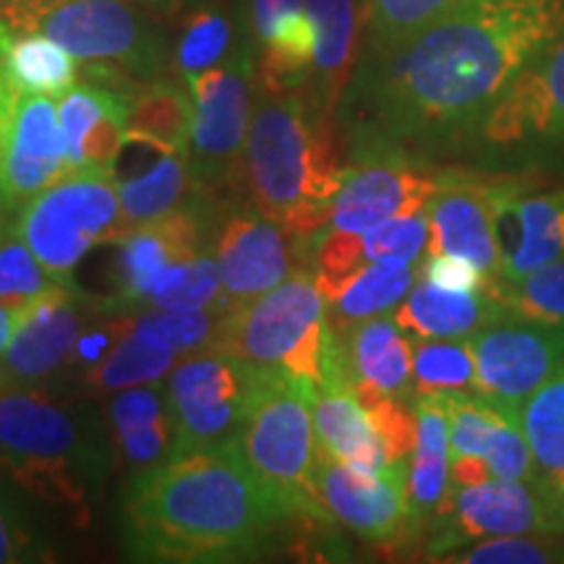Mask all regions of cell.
Instances as JSON below:
<instances>
[{
	"mask_svg": "<svg viewBox=\"0 0 564 564\" xmlns=\"http://www.w3.org/2000/svg\"><path fill=\"white\" fill-rule=\"evenodd\" d=\"M118 457L131 478L158 468L173 455V421L167 387L160 382L121 390L108 405Z\"/></svg>",
	"mask_w": 564,
	"mask_h": 564,
	"instance_id": "cell-22",
	"label": "cell"
},
{
	"mask_svg": "<svg viewBox=\"0 0 564 564\" xmlns=\"http://www.w3.org/2000/svg\"><path fill=\"white\" fill-rule=\"evenodd\" d=\"M499 308L486 291H447L423 280L411 288L394 322L421 340H460L478 333Z\"/></svg>",
	"mask_w": 564,
	"mask_h": 564,
	"instance_id": "cell-25",
	"label": "cell"
},
{
	"mask_svg": "<svg viewBox=\"0 0 564 564\" xmlns=\"http://www.w3.org/2000/svg\"><path fill=\"white\" fill-rule=\"evenodd\" d=\"M429 243L426 209L413 215L392 217L379 223L377 228L361 232V249L366 262H400L415 264Z\"/></svg>",
	"mask_w": 564,
	"mask_h": 564,
	"instance_id": "cell-42",
	"label": "cell"
},
{
	"mask_svg": "<svg viewBox=\"0 0 564 564\" xmlns=\"http://www.w3.org/2000/svg\"><path fill=\"white\" fill-rule=\"evenodd\" d=\"M440 518L447 520L444 549H455L481 535H528L562 533L552 491L541 478L533 481H491L476 486H455L440 505Z\"/></svg>",
	"mask_w": 564,
	"mask_h": 564,
	"instance_id": "cell-14",
	"label": "cell"
},
{
	"mask_svg": "<svg viewBox=\"0 0 564 564\" xmlns=\"http://www.w3.org/2000/svg\"><path fill=\"white\" fill-rule=\"evenodd\" d=\"M356 158L329 199V228L361 236L392 217L426 209L436 181L411 165L405 154L369 152Z\"/></svg>",
	"mask_w": 564,
	"mask_h": 564,
	"instance_id": "cell-16",
	"label": "cell"
},
{
	"mask_svg": "<svg viewBox=\"0 0 564 564\" xmlns=\"http://www.w3.org/2000/svg\"><path fill=\"white\" fill-rule=\"evenodd\" d=\"M0 55L17 91L61 97L79 79V58L45 34L0 30Z\"/></svg>",
	"mask_w": 564,
	"mask_h": 564,
	"instance_id": "cell-30",
	"label": "cell"
},
{
	"mask_svg": "<svg viewBox=\"0 0 564 564\" xmlns=\"http://www.w3.org/2000/svg\"><path fill=\"white\" fill-rule=\"evenodd\" d=\"M562 30L564 0H460L400 45L366 51L345 91L356 154L408 158L478 131Z\"/></svg>",
	"mask_w": 564,
	"mask_h": 564,
	"instance_id": "cell-1",
	"label": "cell"
},
{
	"mask_svg": "<svg viewBox=\"0 0 564 564\" xmlns=\"http://www.w3.org/2000/svg\"><path fill=\"white\" fill-rule=\"evenodd\" d=\"M129 100L121 91L82 82L58 97V118L68 141L70 171H116L129 144Z\"/></svg>",
	"mask_w": 564,
	"mask_h": 564,
	"instance_id": "cell-21",
	"label": "cell"
},
{
	"mask_svg": "<svg viewBox=\"0 0 564 564\" xmlns=\"http://www.w3.org/2000/svg\"><path fill=\"white\" fill-rule=\"evenodd\" d=\"M478 137L491 147L564 144V30L494 102Z\"/></svg>",
	"mask_w": 564,
	"mask_h": 564,
	"instance_id": "cell-15",
	"label": "cell"
},
{
	"mask_svg": "<svg viewBox=\"0 0 564 564\" xmlns=\"http://www.w3.org/2000/svg\"><path fill=\"white\" fill-rule=\"evenodd\" d=\"M316 32V110L333 118L356 66L358 13L352 0H306Z\"/></svg>",
	"mask_w": 564,
	"mask_h": 564,
	"instance_id": "cell-26",
	"label": "cell"
},
{
	"mask_svg": "<svg viewBox=\"0 0 564 564\" xmlns=\"http://www.w3.org/2000/svg\"><path fill=\"white\" fill-rule=\"evenodd\" d=\"M489 295L518 319L564 329V259L539 267L510 285H499Z\"/></svg>",
	"mask_w": 564,
	"mask_h": 564,
	"instance_id": "cell-38",
	"label": "cell"
},
{
	"mask_svg": "<svg viewBox=\"0 0 564 564\" xmlns=\"http://www.w3.org/2000/svg\"><path fill=\"white\" fill-rule=\"evenodd\" d=\"M66 173H70V160L58 102L47 95L19 91L0 158V207L21 209Z\"/></svg>",
	"mask_w": 564,
	"mask_h": 564,
	"instance_id": "cell-17",
	"label": "cell"
},
{
	"mask_svg": "<svg viewBox=\"0 0 564 564\" xmlns=\"http://www.w3.org/2000/svg\"><path fill=\"white\" fill-rule=\"evenodd\" d=\"M366 411L371 413L373 426L382 436L390 463L405 460V455L413 453L415 444V408H408L403 398L384 394Z\"/></svg>",
	"mask_w": 564,
	"mask_h": 564,
	"instance_id": "cell-46",
	"label": "cell"
},
{
	"mask_svg": "<svg viewBox=\"0 0 564 564\" xmlns=\"http://www.w3.org/2000/svg\"><path fill=\"white\" fill-rule=\"evenodd\" d=\"M314 423L319 455L333 457L361 474H379L392 465L371 413L356 398L350 384H327L316 390Z\"/></svg>",
	"mask_w": 564,
	"mask_h": 564,
	"instance_id": "cell-23",
	"label": "cell"
},
{
	"mask_svg": "<svg viewBox=\"0 0 564 564\" xmlns=\"http://www.w3.org/2000/svg\"><path fill=\"white\" fill-rule=\"evenodd\" d=\"M3 207H0V238H3V232H6V225H3Z\"/></svg>",
	"mask_w": 564,
	"mask_h": 564,
	"instance_id": "cell-53",
	"label": "cell"
},
{
	"mask_svg": "<svg viewBox=\"0 0 564 564\" xmlns=\"http://www.w3.org/2000/svg\"><path fill=\"white\" fill-rule=\"evenodd\" d=\"M564 560V552L556 546L528 541L523 535H494L468 552L447 556V562L463 564H546Z\"/></svg>",
	"mask_w": 564,
	"mask_h": 564,
	"instance_id": "cell-45",
	"label": "cell"
},
{
	"mask_svg": "<svg viewBox=\"0 0 564 564\" xmlns=\"http://www.w3.org/2000/svg\"><path fill=\"white\" fill-rule=\"evenodd\" d=\"M194 97V131L188 144L194 181L232 202L243 188V144L251 126L257 70L249 42H238L217 66L186 79Z\"/></svg>",
	"mask_w": 564,
	"mask_h": 564,
	"instance_id": "cell-9",
	"label": "cell"
},
{
	"mask_svg": "<svg viewBox=\"0 0 564 564\" xmlns=\"http://www.w3.org/2000/svg\"><path fill=\"white\" fill-rule=\"evenodd\" d=\"M0 468L47 502L84 510L105 470L100 426L47 390H0Z\"/></svg>",
	"mask_w": 564,
	"mask_h": 564,
	"instance_id": "cell-4",
	"label": "cell"
},
{
	"mask_svg": "<svg viewBox=\"0 0 564 564\" xmlns=\"http://www.w3.org/2000/svg\"><path fill=\"white\" fill-rule=\"evenodd\" d=\"M51 560L45 541L34 531L17 499L0 484V564Z\"/></svg>",
	"mask_w": 564,
	"mask_h": 564,
	"instance_id": "cell-44",
	"label": "cell"
},
{
	"mask_svg": "<svg viewBox=\"0 0 564 564\" xmlns=\"http://www.w3.org/2000/svg\"><path fill=\"white\" fill-rule=\"evenodd\" d=\"M129 139L160 152H188L194 131V97L175 79L144 82L129 100Z\"/></svg>",
	"mask_w": 564,
	"mask_h": 564,
	"instance_id": "cell-28",
	"label": "cell"
},
{
	"mask_svg": "<svg viewBox=\"0 0 564 564\" xmlns=\"http://www.w3.org/2000/svg\"><path fill=\"white\" fill-rule=\"evenodd\" d=\"M285 523L232 444L173 455L123 497V544L139 562L257 560Z\"/></svg>",
	"mask_w": 564,
	"mask_h": 564,
	"instance_id": "cell-2",
	"label": "cell"
},
{
	"mask_svg": "<svg viewBox=\"0 0 564 564\" xmlns=\"http://www.w3.org/2000/svg\"><path fill=\"white\" fill-rule=\"evenodd\" d=\"M520 426L541 481L564 484V361L520 408Z\"/></svg>",
	"mask_w": 564,
	"mask_h": 564,
	"instance_id": "cell-32",
	"label": "cell"
},
{
	"mask_svg": "<svg viewBox=\"0 0 564 564\" xmlns=\"http://www.w3.org/2000/svg\"><path fill=\"white\" fill-rule=\"evenodd\" d=\"M352 392L364 408H371L384 394L403 398L413 377V348L394 319H364L352 324L348 337Z\"/></svg>",
	"mask_w": 564,
	"mask_h": 564,
	"instance_id": "cell-24",
	"label": "cell"
},
{
	"mask_svg": "<svg viewBox=\"0 0 564 564\" xmlns=\"http://www.w3.org/2000/svg\"><path fill=\"white\" fill-rule=\"evenodd\" d=\"M228 316L230 308L225 306L194 308V312L152 308V312L139 314L137 319L126 322V327L139 340L188 356V352L220 350L223 329Z\"/></svg>",
	"mask_w": 564,
	"mask_h": 564,
	"instance_id": "cell-34",
	"label": "cell"
},
{
	"mask_svg": "<svg viewBox=\"0 0 564 564\" xmlns=\"http://www.w3.org/2000/svg\"><path fill=\"white\" fill-rule=\"evenodd\" d=\"M105 303L74 285H55L21 306L17 333L0 358V390H45L76 364V345Z\"/></svg>",
	"mask_w": 564,
	"mask_h": 564,
	"instance_id": "cell-11",
	"label": "cell"
},
{
	"mask_svg": "<svg viewBox=\"0 0 564 564\" xmlns=\"http://www.w3.org/2000/svg\"><path fill=\"white\" fill-rule=\"evenodd\" d=\"M264 377L267 371L225 350L199 352L173 369L167 382L173 455L236 442Z\"/></svg>",
	"mask_w": 564,
	"mask_h": 564,
	"instance_id": "cell-10",
	"label": "cell"
},
{
	"mask_svg": "<svg viewBox=\"0 0 564 564\" xmlns=\"http://www.w3.org/2000/svg\"><path fill=\"white\" fill-rule=\"evenodd\" d=\"M223 299V278L215 251L204 249L192 259L167 267L165 274L152 288L147 306L173 308V312H194V308L217 306Z\"/></svg>",
	"mask_w": 564,
	"mask_h": 564,
	"instance_id": "cell-36",
	"label": "cell"
},
{
	"mask_svg": "<svg viewBox=\"0 0 564 564\" xmlns=\"http://www.w3.org/2000/svg\"><path fill=\"white\" fill-rule=\"evenodd\" d=\"M449 421L436 394H421L415 403V444L408 470L411 523H423L447 497Z\"/></svg>",
	"mask_w": 564,
	"mask_h": 564,
	"instance_id": "cell-27",
	"label": "cell"
},
{
	"mask_svg": "<svg viewBox=\"0 0 564 564\" xmlns=\"http://www.w3.org/2000/svg\"><path fill=\"white\" fill-rule=\"evenodd\" d=\"M460 0H364L361 24L366 51H384L426 30Z\"/></svg>",
	"mask_w": 564,
	"mask_h": 564,
	"instance_id": "cell-37",
	"label": "cell"
},
{
	"mask_svg": "<svg viewBox=\"0 0 564 564\" xmlns=\"http://www.w3.org/2000/svg\"><path fill=\"white\" fill-rule=\"evenodd\" d=\"M329 118L303 91L259 89L243 144V188L270 220L285 223L303 204H329L340 188Z\"/></svg>",
	"mask_w": 564,
	"mask_h": 564,
	"instance_id": "cell-3",
	"label": "cell"
},
{
	"mask_svg": "<svg viewBox=\"0 0 564 564\" xmlns=\"http://www.w3.org/2000/svg\"><path fill=\"white\" fill-rule=\"evenodd\" d=\"M316 387L267 371L241 434L232 442L253 481L291 523H327L316 491L319 440L314 423Z\"/></svg>",
	"mask_w": 564,
	"mask_h": 564,
	"instance_id": "cell-5",
	"label": "cell"
},
{
	"mask_svg": "<svg viewBox=\"0 0 564 564\" xmlns=\"http://www.w3.org/2000/svg\"><path fill=\"white\" fill-rule=\"evenodd\" d=\"M181 352L139 340L121 322V337L100 364L87 371V387L97 392H121L129 387L160 382L178 361Z\"/></svg>",
	"mask_w": 564,
	"mask_h": 564,
	"instance_id": "cell-35",
	"label": "cell"
},
{
	"mask_svg": "<svg viewBox=\"0 0 564 564\" xmlns=\"http://www.w3.org/2000/svg\"><path fill=\"white\" fill-rule=\"evenodd\" d=\"M316 491L329 518L371 544H394L411 525L405 463L387 465L379 474H361L319 455Z\"/></svg>",
	"mask_w": 564,
	"mask_h": 564,
	"instance_id": "cell-18",
	"label": "cell"
},
{
	"mask_svg": "<svg viewBox=\"0 0 564 564\" xmlns=\"http://www.w3.org/2000/svg\"><path fill=\"white\" fill-rule=\"evenodd\" d=\"M209 246L223 278L217 306L230 312L278 288L293 272L295 259H301L291 232L251 202L238 199L223 209Z\"/></svg>",
	"mask_w": 564,
	"mask_h": 564,
	"instance_id": "cell-13",
	"label": "cell"
},
{
	"mask_svg": "<svg viewBox=\"0 0 564 564\" xmlns=\"http://www.w3.org/2000/svg\"><path fill=\"white\" fill-rule=\"evenodd\" d=\"M489 209L499 249V278L491 291L564 259V192L523 196L518 183L489 181Z\"/></svg>",
	"mask_w": 564,
	"mask_h": 564,
	"instance_id": "cell-19",
	"label": "cell"
},
{
	"mask_svg": "<svg viewBox=\"0 0 564 564\" xmlns=\"http://www.w3.org/2000/svg\"><path fill=\"white\" fill-rule=\"evenodd\" d=\"M133 3L144 6V9L160 11V13H175L183 9H199L207 0H133Z\"/></svg>",
	"mask_w": 564,
	"mask_h": 564,
	"instance_id": "cell-51",
	"label": "cell"
},
{
	"mask_svg": "<svg viewBox=\"0 0 564 564\" xmlns=\"http://www.w3.org/2000/svg\"><path fill=\"white\" fill-rule=\"evenodd\" d=\"M306 9V0H249L251 34L257 45L274 30V24L288 13Z\"/></svg>",
	"mask_w": 564,
	"mask_h": 564,
	"instance_id": "cell-48",
	"label": "cell"
},
{
	"mask_svg": "<svg viewBox=\"0 0 564 564\" xmlns=\"http://www.w3.org/2000/svg\"><path fill=\"white\" fill-rule=\"evenodd\" d=\"M17 97H19V91L11 84L9 74H6L3 55H0V158H3L6 139H9L11 118H13V105H17Z\"/></svg>",
	"mask_w": 564,
	"mask_h": 564,
	"instance_id": "cell-49",
	"label": "cell"
},
{
	"mask_svg": "<svg viewBox=\"0 0 564 564\" xmlns=\"http://www.w3.org/2000/svg\"><path fill=\"white\" fill-rule=\"evenodd\" d=\"M236 47L232 21L220 9H194L183 19V30L173 53V66L183 79L223 63Z\"/></svg>",
	"mask_w": 564,
	"mask_h": 564,
	"instance_id": "cell-40",
	"label": "cell"
},
{
	"mask_svg": "<svg viewBox=\"0 0 564 564\" xmlns=\"http://www.w3.org/2000/svg\"><path fill=\"white\" fill-rule=\"evenodd\" d=\"M259 89L303 91L314 79L316 32L306 9L282 17L274 30L259 42Z\"/></svg>",
	"mask_w": 564,
	"mask_h": 564,
	"instance_id": "cell-31",
	"label": "cell"
},
{
	"mask_svg": "<svg viewBox=\"0 0 564 564\" xmlns=\"http://www.w3.org/2000/svg\"><path fill=\"white\" fill-rule=\"evenodd\" d=\"M421 274L423 280L447 288V291H489V278L474 262L449 257V253H436V257L423 259Z\"/></svg>",
	"mask_w": 564,
	"mask_h": 564,
	"instance_id": "cell-47",
	"label": "cell"
},
{
	"mask_svg": "<svg viewBox=\"0 0 564 564\" xmlns=\"http://www.w3.org/2000/svg\"><path fill=\"white\" fill-rule=\"evenodd\" d=\"M484 457L494 478H505V481H533V478H539L531 444H528L523 426H520V411L505 408L502 419L497 421L489 440H486Z\"/></svg>",
	"mask_w": 564,
	"mask_h": 564,
	"instance_id": "cell-43",
	"label": "cell"
},
{
	"mask_svg": "<svg viewBox=\"0 0 564 564\" xmlns=\"http://www.w3.org/2000/svg\"><path fill=\"white\" fill-rule=\"evenodd\" d=\"M426 257L449 253V257L468 259L489 278L491 291L499 278V249L491 225L489 183L453 173L442 175L436 178V192L426 204Z\"/></svg>",
	"mask_w": 564,
	"mask_h": 564,
	"instance_id": "cell-20",
	"label": "cell"
},
{
	"mask_svg": "<svg viewBox=\"0 0 564 564\" xmlns=\"http://www.w3.org/2000/svg\"><path fill=\"white\" fill-rule=\"evenodd\" d=\"M549 491H552V502H554L556 518H560V523H562V531H564V484L549 486Z\"/></svg>",
	"mask_w": 564,
	"mask_h": 564,
	"instance_id": "cell-52",
	"label": "cell"
},
{
	"mask_svg": "<svg viewBox=\"0 0 564 564\" xmlns=\"http://www.w3.org/2000/svg\"><path fill=\"white\" fill-rule=\"evenodd\" d=\"M17 232L58 285L97 243L126 232L116 171H70L21 207Z\"/></svg>",
	"mask_w": 564,
	"mask_h": 564,
	"instance_id": "cell-8",
	"label": "cell"
},
{
	"mask_svg": "<svg viewBox=\"0 0 564 564\" xmlns=\"http://www.w3.org/2000/svg\"><path fill=\"white\" fill-rule=\"evenodd\" d=\"M0 30L45 34L84 66H110L152 82L171 66V45L133 0H0Z\"/></svg>",
	"mask_w": 564,
	"mask_h": 564,
	"instance_id": "cell-6",
	"label": "cell"
},
{
	"mask_svg": "<svg viewBox=\"0 0 564 564\" xmlns=\"http://www.w3.org/2000/svg\"><path fill=\"white\" fill-rule=\"evenodd\" d=\"M476 390L497 405L520 411L564 361V329L533 324L499 308L468 337Z\"/></svg>",
	"mask_w": 564,
	"mask_h": 564,
	"instance_id": "cell-12",
	"label": "cell"
},
{
	"mask_svg": "<svg viewBox=\"0 0 564 564\" xmlns=\"http://www.w3.org/2000/svg\"><path fill=\"white\" fill-rule=\"evenodd\" d=\"M327 301L306 267H299L278 288L230 312L220 350L243 358L262 371H278L322 387V345Z\"/></svg>",
	"mask_w": 564,
	"mask_h": 564,
	"instance_id": "cell-7",
	"label": "cell"
},
{
	"mask_svg": "<svg viewBox=\"0 0 564 564\" xmlns=\"http://www.w3.org/2000/svg\"><path fill=\"white\" fill-rule=\"evenodd\" d=\"M415 274H419L415 264L369 262L361 267L356 278L345 285V291L333 303H327L333 308L329 324L337 333H345L352 324L390 312L411 293Z\"/></svg>",
	"mask_w": 564,
	"mask_h": 564,
	"instance_id": "cell-33",
	"label": "cell"
},
{
	"mask_svg": "<svg viewBox=\"0 0 564 564\" xmlns=\"http://www.w3.org/2000/svg\"><path fill=\"white\" fill-rule=\"evenodd\" d=\"M199 188V183L194 181L188 152H162L150 171L118 181L126 230L181 209L183 204L194 199Z\"/></svg>",
	"mask_w": 564,
	"mask_h": 564,
	"instance_id": "cell-29",
	"label": "cell"
},
{
	"mask_svg": "<svg viewBox=\"0 0 564 564\" xmlns=\"http://www.w3.org/2000/svg\"><path fill=\"white\" fill-rule=\"evenodd\" d=\"M19 314H21V306H11V303L0 299V358H3L6 348H9L13 340V333H17Z\"/></svg>",
	"mask_w": 564,
	"mask_h": 564,
	"instance_id": "cell-50",
	"label": "cell"
},
{
	"mask_svg": "<svg viewBox=\"0 0 564 564\" xmlns=\"http://www.w3.org/2000/svg\"><path fill=\"white\" fill-rule=\"evenodd\" d=\"M413 387L419 394L476 390V361L468 340H421L415 345Z\"/></svg>",
	"mask_w": 564,
	"mask_h": 564,
	"instance_id": "cell-39",
	"label": "cell"
},
{
	"mask_svg": "<svg viewBox=\"0 0 564 564\" xmlns=\"http://www.w3.org/2000/svg\"><path fill=\"white\" fill-rule=\"evenodd\" d=\"M58 285L17 228H6L0 238V299L11 306H26Z\"/></svg>",
	"mask_w": 564,
	"mask_h": 564,
	"instance_id": "cell-41",
	"label": "cell"
}]
</instances>
